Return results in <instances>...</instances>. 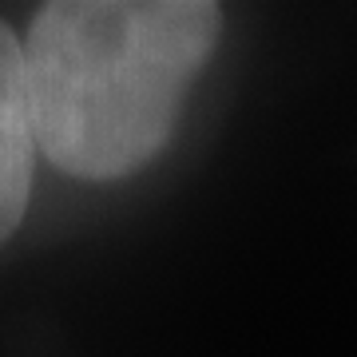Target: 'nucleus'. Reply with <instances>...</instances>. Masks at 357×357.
Masks as SVG:
<instances>
[{
	"label": "nucleus",
	"mask_w": 357,
	"mask_h": 357,
	"mask_svg": "<svg viewBox=\"0 0 357 357\" xmlns=\"http://www.w3.org/2000/svg\"><path fill=\"white\" fill-rule=\"evenodd\" d=\"M211 0H52L24 40L36 147L76 178H123L167 147L215 56Z\"/></svg>",
	"instance_id": "obj_1"
},
{
	"label": "nucleus",
	"mask_w": 357,
	"mask_h": 357,
	"mask_svg": "<svg viewBox=\"0 0 357 357\" xmlns=\"http://www.w3.org/2000/svg\"><path fill=\"white\" fill-rule=\"evenodd\" d=\"M36 119L28 96L24 44L0 20V243L20 227L32 195Z\"/></svg>",
	"instance_id": "obj_2"
}]
</instances>
